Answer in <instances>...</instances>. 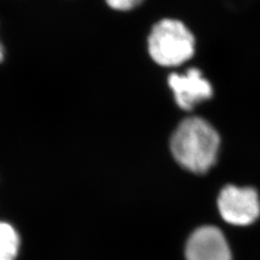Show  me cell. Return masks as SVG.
I'll use <instances>...</instances> for the list:
<instances>
[{"mask_svg": "<svg viewBox=\"0 0 260 260\" xmlns=\"http://www.w3.org/2000/svg\"><path fill=\"white\" fill-rule=\"evenodd\" d=\"M20 240L13 228L0 222V260H15L19 253Z\"/></svg>", "mask_w": 260, "mask_h": 260, "instance_id": "6", "label": "cell"}, {"mask_svg": "<svg viewBox=\"0 0 260 260\" xmlns=\"http://www.w3.org/2000/svg\"><path fill=\"white\" fill-rule=\"evenodd\" d=\"M218 208L223 220L234 225H247L260 215V200L256 190L228 185L218 198Z\"/></svg>", "mask_w": 260, "mask_h": 260, "instance_id": "3", "label": "cell"}, {"mask_svg": "<svg viewBox=\"0 0 260 260\" xmlns=\"http://www.w3.org/2000/svg\"><path fill=\"white\" fill-rule=\"evenodd\" d=\"M254 2L255 0H224L225 5L234 10L244 9V8L250 6L251 3Z\"/></svg>", "mask_w": 260, "mask_h": 260, "instance_id": "8", "label": "cell"}, {"mask_svg": "<svg viewBox=\"0 0 260 260\" xmlns=\"http://www.w3.org/2000/svg\"><path fill=\"white\" fill-rule=\"evenodd\" d=\"M144 0H105V3L113 10L116 11H130L139 7Z\"/></svg>", "mask_w": 260, "mask_h": 260, "instance_id": "7", "label": "cell"}, {"mask_svg": "<svg viewBox=\"0 0 260 260\" xmlns=\"http://www.w3.org/2000/svg\"><path fill=\"white\" fill-rule=\"evenodd\" d=\"M186 260H232L222 232L215 226H202L192 233L185 247Z\"/></svg>", "mask_w": 260, "mask_h": 260, "instance_id": "5", "label": "cell"}, {"mask_svg": "<svg viewBox=\"0 0 260 260\" xmlns=\"http://www.w3.org/2000/svg\"><path fill=\"white\" fill-rule=\"evenodd\" d=\"M168 86L177 104L186 111L213 95V87L199 69H190L184 74L173 73L168 76Z\"/></svg>", "mask_w": 260, "mask_h": 260, "instance_id": "4", "label": "cell"}, {"mask_svg": "<svg viewBox=\"0 0 260 260\" xmlns=\"http://www.w3.org/2000/svg\"><path fill=\"white\" fill-rule=\"evenodd\" d=\"M5 56H6V49H5L4 43L2 42V38H0V63L5 60Z\"/></svg>", "mask_w": 260, "mask_h": 260, "instance_id": "9", "label": "cell"}, {"mask_svg": "<svg viewBox=\"0 0 260 260\" xmlns=\"http://www.w3.org/2000/svg\"><path fill=\"white\" fill-rule=\"evenodd\" d=\"M148 50L152 60L160 67H178L193 56L195 38L183 22L162 19L150 31Z\"/></svg>", "mask_w": 260, "mask_h": 260, "instance_id": "2", "label": "cell"}, {"mask_svg": "<svg viewBox=\"0 0 260 260\" xmlns=\"http://www.w3.org/2000/svg\"><path fill=\"white\" fill-rule=\"evenodd\" d=\"M219 138L215 128L200 117L182 120L172 138L173 155L185 169L204 174L217 159Z\"/></svg>", "mask_w": 260, "mask_h": 260, "instance_id": "1", "label": "cell"}]
</instances>
